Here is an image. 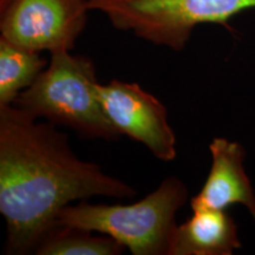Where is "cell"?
<instances>
[{
  "label": "cell",
  "instance_id": "cell-2",
  "mask_svg": "<svg viewBox=\"0 0 255 255\" xmlns=\"http://www.w3.org/2000/svg\"><path fill=\"white\" fill-rule=\"evenodd\" d=\"M50 55L45 70L12 105L33 119L75 130L83 138H121L98 98L94 62L66 50Z\"/></svg>",
  "mask_w": 255,
  "mask_h": 255
},
{
  "label": "cell",
  "instance_id": "cell-5",
  "mask_svg": "<svg viewBox=\"0 0 255 255\" xmlns=\"http://www.w3.org/2000/svg\"><path fill=\"white\" fill-rule=\"evenodd\" d=\"M89 11V0H0V37L38 52L71 51Z\"/></svg>",
  "mask_w": 255,
  "mask_h": 255
},
{
  "label": "cell",
  "instance_id": "cell-1",
  "mask_svg": "<svg viewBox=\"0 0 255 255\" xmlns=\"http://www.w3.org/2000/svg\"><path fill=\"white\" fill-rule=\"evenodd\" d=\"M131 186L73 152L66 133L14 105L0 107V213L6 254L34 253L63 208L94 196L131 199Z\"/></svg>",
  "mask_w": 255,
  "mask_h": 255
},
{
  "label": "cell",
  "instance_id": "cell-7",
  "mask_svg": "<svg viewBox=\"0 0 255 255\" xmlns=\"http://www.w3.org/2000/svg\"><path fill=\"white\" fill-rule=\"evenodd\" d=\"M209 150L212 167L202 189L190 200L191 210H225L229 206L242 205L255 220V193L244 167V146L216 137Z\"/></svg>",
  "mask_w": 255,
  "mask_h": 255
},
{
  "label": "cell",
  "instance_id": "cell-9",
  "mask_svg": "<svg viewBox=\"0 0 255 255\" xmlns=\"http://www.w3.org/2000/svg\"><path fill=\"white\" fill-rule=\"evenodd\" d=\"M47 64L41 52L0 37V107L13 104L19 94L37 81Z\"/></svg>",
  "mask_w": 255,
  "mask_h": 255
},
{
  "label": "cell",
  "instance_id": "cell-8",
  "mask_svg": "<svg viewBox=\"0 0 255 255\" xmlns=\"http://www.w3.org/2000/svg\"><path fill=\"white\" fill-rule=\"evenodd\" d=\"M238 227L225 210H194L171 234L168 255H232L241 248Z\"/></svg>",
  "mask_w": 255,
  "mask_h": 255
},
{
  "label": "cell",
  "instance_id": "cell-10",
  "mask_svg": "<svg viewBox=\"0 0 255 255\" xmlns=\"http://www.w3.org/2000/svg\"><path fill=\"white\" fill-rule=\"evenodd\" d=\"M84 229L56 226L41 239L38 255H119L124 246L109 235L96 237Z\"/></svg>",
  "mask_w": 255,
  "mask_h": 255
},
{
  "label": "cell",
  "instance_id": "cell-6",
  "mask_svg": "<svg viewBox=\"0 0 255 255\" xmlns=\"http://www.w3.org/2000/svg\"><path fill=\"white\" fill-rule=\"evenodd\" d=\"M97 95L103 110L121 135L142 143L161 161L177 156L176 136L169 124L168 113L155 96L137 83L114 79L97 84Z\"/></svg>",
  "mask_w": 255,
  "mask_h": 255
},
{
  "label": "cell",
  "instance_id": "cell-3",
  "mask_svg": "<svg viewBox=\"0 0 255 255\" xmlns=\"http://www.w3.org/2000/svg\"><path fill=\"white\" fill-rule=\"evenodd\" d=\"M188 199L180 178L170 176L132 205H91L81 201L62 209L56 226L109 235L133 255H168L177 212Z\"/></svg>",
  "mask_w": 255,
  "mask_h": 255
},
{
  "label": "cell",
  "instance_id": "cell-4",
  "mask_svg": "<svg viewBox=\"0 0 255 255\" xmlns=\"http://www.w3.org/2000/svg\"><path fill=\"white\" fill-rule=\"evenodd\" d=\"M89 8L105 14L117 30L180 52L196 26H227L231 18L255 8V0H89Z\"/></svg>",
  "mask_w": 255,
  "mask_h": 255
}]
</instances>
